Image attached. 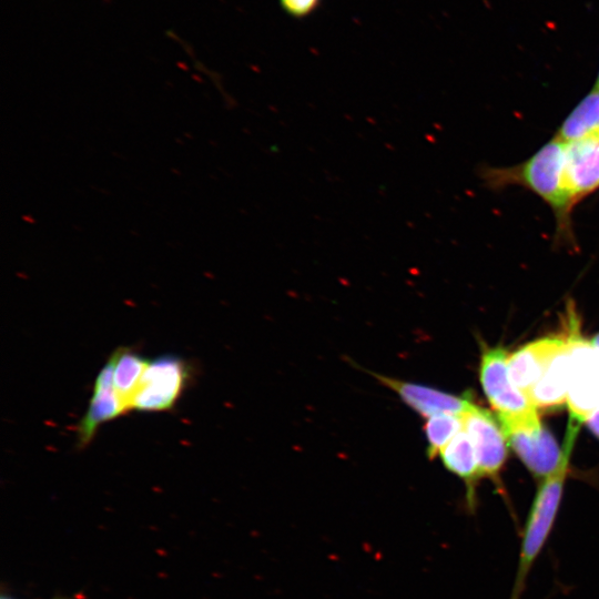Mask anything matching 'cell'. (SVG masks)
<instances>
[{"label": "cell", "mask_w": 599, "mask_h": 599, "mask_svg": "<svg viewBox=\"0 0 599 599\" xmlns=\"http://www.w3.org/2000/svg\"><path fill=\"white\" fill-rule=\"evenodd\" d=\"M566 177L576 202L599 189V134L566 143Z\"/></svg>", "instance_id": "obj_11"}, {"label": "cell", "mask_w": 599, "mask_h": 599, "mask_svg": "<svg viewBox=\"0 0 599 599\" xmlns=\"http://www.w3.org/2000/svg\"><path fill=\"white\" fill-rule=\"evenodd\" d=\"M567 339V338H566ZM569 384L568 344L551 358L542 376L528 394L536 408H555L567 400Z\"/></svg>", "instance_id": "obj_13"}, {"label": "cell", "mask_w": 599, "mask_h": 599, "mask_svg": "<svg viewBox=\"0 0 599 599\" xmlns=\"http://www.w3.org/2000/svg\"><path fill=\"white\" fill-rule=\"evenodd\" d=\"M113 358V386L125 407L132 410V400L141 382V378L150 363L140 352L132 347L122 346L112 354Z\"/></svg>", "instance_id": "obj_14"}, {"label": "cell", "mask_w": 599, "mask_h": 599, "mask_svg": "<svg viewBox=\"0 0 599 599\" xmlns=\"http://www.w3.org/2000/svg\"><path fill=\"white\" fill-rule=\"evenodd\" d=\"M566 337H545L530 342L508 357V374L527 397L551 358L566 345Z\"/></svg>", "instance_id": "obj_10"}, {"label": "cell", "mask_w": 599, "mask_h": 599, "mask_svg": "<svg viewBox=\"0 0 599 599\" xmlns=\"http://www.w3.org/2000/svg\"><path fill=\"white\" fill-rule=\"evenodd\" d=\"M504 433L534 476L544 479L559 468L565 455L564 447L560 449L555 437L542 425L518 427Z\"/></svg>", "instance_id": "obj_7"}, {"label": "cell", "mask_w": 599, "mask_h": 599, "mask_svg": "<svg viewBox=\"0 0 599 599\" xmlns=\"http://www.w3.org/2000/svg\"><path fill=\"white\" fill-rule=\"evenodd\" d=\"M586 423H587V426H588L589 430L597 438H599V410L591 418H589Z\"/></svg>", "instance_id": "obj_18"}, {"label": "cell", "mask_w": 599, "mask_h": 599, "mask_svg": "<svg viewBox=\"0 0 599 599\" xmlns=\"http://www.w3.org/2000/svg\"><path fill=\"white\" fill-rule=\"evenodd\" d=\"M487 180L495 185L508 183L522 185L541 197L559 221L567 219L576 203L566 177V143L557 136L524 163L487 173Z\"/></svg>", "instance_id": "obj_2"}, {"label": "cell", "mask_w": 599, "mask_h": 599, "mask_svg": "<svg viewBox=\"0 0 599 599\" xmlns=\"http://www.w3.org/2000/svg\"><path fill=\"white\" fill-rule=\"evenodd\" d=\"M1 599H12V598L3 596V597H1Z\"/></svg>", "instance_id": "obj_21"}, {"label": "cell", "mask_w": 599, "mask_h": 599, "mask_svg": "<svg viewBox=\"0 0 599 599\" xmlns=\"http://www.w3.org/2000/svg\"><path fill=\"white\" fill-rule=\"evenodd\" d=\"M580 424L569 420L564 440V459L559 468L544 478L534 497L522 529L518 565L509 599H521L528 575L554 528Z\"/></svg>", "instance_id": "obj_1"}, {"label": "cell", "mask_w": 599, "mask_h": 599, "mask_svg": "<svg viewBox=\"0 0 599 599\" xmlns=\"http://www.w3.org/2000/svg\"><path fill=\"white\" fill-rule=\"evenodd\" d=\"M281 10L295 20H303L315 13L323 0H277Z\"/></svg>", "instance_id": "obj_17"}, {"label": "cell", "mask_w": 599, "mask_h": 599, "mask_svg": "<svg viewBox=\"0 0 599 599\" xmlns=\"http://www.w3.org/2000/svg\"><path fill=\"white\" fill-rule=\"evenodd\" d=\"M55 599H63V598H55Z\"/></svg>", "instance_id": "obj_22"}, {"label": "cell", "mask_w": 599, "mask_h": 599, "mask_svg": "<svg viewBox=\"0 0 599 599\" xmlns=\"http://www.w3.org/2000/svg\"><path fill=\"white\" fill-rule=\"evenodd\" d=\"M595 89L599 90V73H598V78H597V81H596V84H595Z\"/></svg>", "instance_id": "obj_20"}, {"label": "cell", "mask_w": 599, "mask_h": 599, "mask_svg": "<svg viewBox=\"0 0 599 599\" xmlns=\"http://www.w3.org/2000/svg\"><path fill=\"white\" fill-rule=\"evenodd\" d=\"M479 378L486 397L498 414L504 432L541 424L537 408L509 377L506 349L500 346L484 349Z\"/></svg>", "instance_id": "obj_3"}, {"label": "cell", "mask_w": 599, "mask_h": 599, "mask_svg": "<svg viewBox=\"0 0 599 599\" xmlns=\"http://www.w3.org/2000/svg\"><path fill=\"white\" fill-rule=\"evenodd\" d=\"M463 429V416L440 414L428 417L424 425V433L427 440V457L429 459L436 457Z\"/></svg>", "instance_id": "obj_16"}, {"label": "cell", "mask_w": 599, "mask_h": 599, "mask_svg": "<svg viewBox=\"0 0 599 599\" xmlns=\"http://www.w3.org/2000/svg\"><path fill=\"white\" fill-rule=\"evenodd\" d=\"M370 375L394 390L407 406L426 418L440 414L464 416L474 404L468 396H456L426 385L377 373H370Z\"/></svg>", "instance_id": "obj_8"}, {"label": "cell", "mask_w": 599, "mask_h": 599, "mask_svg": "<svg viewBox=\"0 0 599 599\" xmlns=\"http://www.w3.org/2000/svg\"><path fill=\"white\" fill-rule=\"evenodd\" d=\"M128 413L113 386V358L109 356L100 369L93 385L88 409L77 428V441L80 448L88 446L97 430L106 422Z\"/></svg>", "instance_id": "obj_9"}, {"label": "cell", "mask_w": 599, "mask_h": 599, "mask_svg": "<svg viewBox=\"0 0 599 599\" xmlns=\"http://www.w3.org/2000/svg\"><path fill=\"white\" fill-rule=\"evenodd\" d=\"M599 134V90L592 89L572 110L556 135L570 143Z\"/></svg>", "instance_id": "obj_15"}, {"label": "cell", "mask_w": 599, "mask_h": 599, "mask_svg": "<svg viewBox=\"0 0 599 599\" xmlns=\"http://www.w3.org/2000/svg\"><path fill=\"white\" fill-rule=\"evenodd\" d=\"M464 428L474 445L480 476L500 486L499 474L507 458L506 436L486 409L473 404L464 414Z\"/></svg>", "instance_id": "obj_6"}, {"label": "cell", "mask_w": 599, "mask_h": 599, "mask_svg": "<svg viewBox=\"0 0 599 599\" xmlns=\"http://www.w3.org/2000/svg\"><path fill=\"white\" fill-rule=\"evenodd\" d=\"M439 454L444 466L465 483L467 505L470 510H474L476 487L481 476L474 445L465 428Z\"/></svg>", "instance_id": "obj_12"}, {"label": "cell", "mask_w": 599, "mask_h": 599, "mask_svg": "<svg viewBox=\"0 0 599 599\" xmlns=\"http://www.w3.org/2000/svg\"><path fill=\"white\" fill-rule=\"evenodd\" d=\"M567 324L569 419L581 424L599 410V349L582 338L573 309L568 312Z\"/></svg>", "instance_id": "obj_4"}, {"label": "cell", "mask_w": 599, "mask_h": 599, "mask_svg": "<svg viewBox=\"0 0 599 599\" xmlns=\"http://www.w3.org/2000/svg\"><path fill=\"white\" fill-rule=\"evenodd\" d=\"M191 369L185 359L172 354L150 359L131 409L143 413L170 410L186 388Z\"/></svg>", "instance_id": "obj_5"}, {"label": "cell", "mask_w": 599, "mask_h": 599, "mask_svg": "<svg viewBox=\"0 0 599 599\" xmlns=\"http://www.w3.org/2000/svg\"><path fill=\"white\" fill-rule=\"evenodd\" d=\"M595 347L599 349V333H597L590 341Z\"/></svg>", "instance_id": "obj_19"}]
</instances>
